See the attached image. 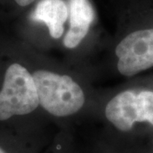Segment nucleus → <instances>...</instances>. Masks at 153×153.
<instances>
[{"label":"nucleus","instance_id":"0eeeda50","mask_svg":"<svg viewBox=\"0 0 153 153\" xmlns=\"http://www.w3.org/2000/svg\"><path fill=\"white\" fill-rule=\"evenodd\" d=\"M13 2L17 7L21 9H27L31 8L37 2V0H13Z\"/></svg>","mask_w":153,"mask_h":153},{"label":"nucleus","instance_id":"423d86ee","mask_svg":"<svg viewBox=\"0 0 153 153\" xmlns=\"http://www.w3.org/2000/svg\"><path fill=\"white\" fill-rule=\"evenodd\" d=\"M68 17L67 0H37L27 15L28 23L33 29L31 47L48 55L58 52Z\"/></svg>","mask_w":153,"mask_h":153},{"label":"nucleus","instance_id":"39448f33","mask_svg":"<svg viewBox=\"0 0 153 153\" xmlns=\"http://www.w3.org/2000/svg\"><path fill=\"white\" fill-rule=\"evenodd\" d=\"M27 117L49 122L40 107L36 86L27 63L25 60H11L2 73L0 122Z\"/></svg>","mask_w":153,"mask_h":153},{"label":"nucleus","instance_id":"20e7f679","mask_svg":"<svg viewBox=\"0 0 153 153\" xmlns=\"http://www.w3.org/2000/svg\"><path fill=\"white\" fill-rule=\"evenodd\" d=\"M69 17L58 52L60 60L95 83V69L110 38L93 0H67Z\"/></svg>","mask_w":153,"mask_h":153},{"label":"nucleus","instance_id":"1a4fd4ad","mask_svg":"<svg viewBox=\"0 0 153 153\" xmlns=\"http://www.w3.org/2000/svg\"><path fill=\"white\" fill-rule=\"evenodd\" d=\"M0 153H9V152H8L7 151H5V150H4V148L0 146Z\"/></svg>","mask_w":153,"mask_h":153},{"label":"nucleus","instance_id":"f257e3e1","mask_svg":"<svg viewBox=\"0 0 153 153\" xmlns=\"http://www.w3.org/2000/svg\"><path fill=\"white\" fill-rule=\"evenodd\" d=\"M116 29L95 69L102 78L123 81L153 72V0H118Z\"/></svg>","mask_w":153,"mask_h":153},{"label":"nucleus","instance_id":"6e6552de","mask_svg":"<svg viewBox=\"0 0 153 153\" xmlns=\"http://www.w3.org/2000/svg\"><path fill=\"white\" fill-rule=\"evenodd\" d=\"M140 153H153V146H150V147H147Z\"/></svg>","mask_w":153,"mask_h":153},{"label":"nucleus","instance_id":"f03ea898","mask_svg":"<svg viewBox=\"0 0 153 153\" xmlns=\"http://www.w3.org/2000/svg\"><path fill=\"white\" fill-rule=\"evenodd\" d=\"M25 55L46 118L60 128L87 118L97 91L94 82L56 56L32 47Z\"/></svg>","mask_w":153,"mask_h":153},{"label":"nucleus","instance_id":"7ed1b4c3","mask_svg":"<svg viewBox=\"0 0 153 153\" xmlns=\"http://www.w3.org/2000/svg\"><path fill=\"white\" fill-rule=\"evenodd\" d=\"M87 118L128 144L141 146L138 152L144 141L145 149L153 146V72L97 88Z\"/></svg>","mask_w":153,"mask_h":153},{"label":"nucleus","instance_id":"9d476101","mask_svg":"<svg viewBox=\"0 0 153 153\" xmlns=\"http://www.w3.org/2000/svg\"><path fill=\"white\" fill-rule=\"evenodd\" d=\"M111 1H112V2H114V3H116V2H117L118 0H111Z\"/></svg>","mask_w":153,"mask_h":153}]
</instances>
